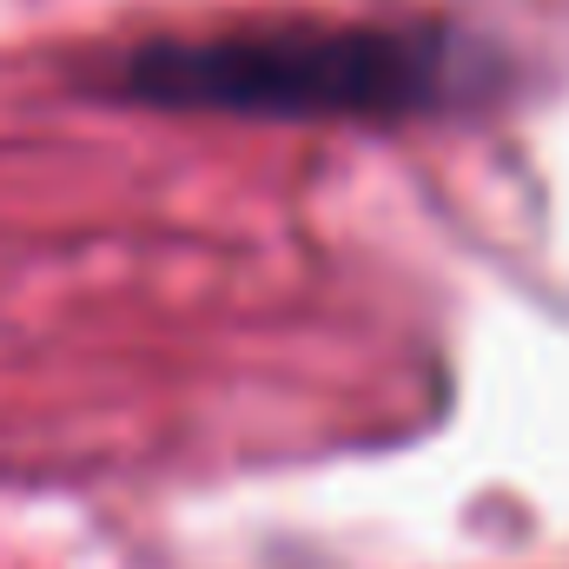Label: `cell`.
<instances>
[{
  "label": "cell",
  "mask_w": 569,
  "mask_h": 569,
  "mask_svg": "<svg viewBox=\"0 0 569 569\" xmlns=\"http://www.w3.org/2000/svg\"><path fill=\"white\" fill-rule=\"evenodd\" d=\"M463 80V47L430 27H239L152 40L120 87L172 113L239 120H411Z\"/></svg>",
  "instance_id": "obj_1"
}]
</instances>
